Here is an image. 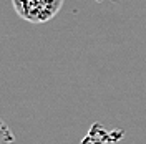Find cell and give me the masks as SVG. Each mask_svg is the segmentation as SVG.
<instances>
[{"label":"cell","mask_w":146,"mask_h":144,"mask_svg":"<svg viewBox=\"0 0 146 144\" xmlns=\"http://www.w3.org/2000/svg\"><path fill=\"white\" fill-rule=\"evenodd\" d=\"M65 0H12L18 17L30 23H45L60 12Z\"/></svg>","instance_id":"6da1fadb"},{"label":"cell","mask_w":146,"mask_h":144,"mask_svg":"<svg viewBox=\"0 0 146 144\" xmlns=\"http://www.w3.org/2000/svg\"><path fill=\"white\" fill-rule=\"evenodd\" d=\"M0 144H17L12 129L2 118H0Z\"/></svg>","instance_id":"7a4b0ae2"}]
</instances>
